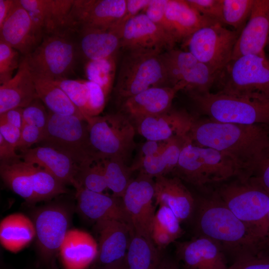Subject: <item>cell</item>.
<instances>
[{
	"label": "cell",
	"mask_w": 269,
	"mask_h": 269,
	"mask_svg": "<svg viewBox=\"0 0 269 269\" xmlns=\"http://www.w3.org/2000/svg\"><path fill=\"white\" fill-rule=\"evenodd\" d=\"M167 0H151L144 13L156 25L168 35L174 42L171 29L165 14ZM175 43V42H174Z\"/></svg>",
	"instance_id": "obj_45"
},
{
	"label": "cell",
	"mask_w": 269,
	"mask_h": 269,
	"mask_svg": "<svg viewBox=\"0 0 269 269\" xmlns=\"http://www.w3.org/2000/svg\"><path fill=\"white\" fill-rule=\"evenodd\" d=\"M194 116L184 110L171 109L147 116L135 123L136 131L147 140L167 141L186 136Z\"/></svg>",
	"instance_id": "obj_20"
},
{
	"label": "cell",
	"mask_w": 269,
	"mask_h": 269,
	"mask_svg": "<svg viewBox=\"0 0 269 269\" xmlns=\"http://www.w3.org/2000/svg\"><path fill=\"white\" fill-rule=\"evenodd\" d=\"M76 190L83 187L98 193H103L108 189L102 159L98 157L80 166L76 179Z\"/></svg>",
	"instance_id": "obj_38"
},
{
	"label": "cell",
	"mask_w": 269,
	"mask_h": 269,
	"mask_svg": "<svg viewBox=\"0 0 269 269\" xmlns=\"http://www.w3.org/2000/svg\"><path fill=\"white\" fill-rule=\"evenodd\" d=\"M151 0H127L125 12L122 17L111 29L120 36V32L126 24L133 17L145 10Z\"/></svg>",
	"instance_id": "obj_48"
},
{
	"label": "cell",
	"mask_w": 269,
	"mask_h": 269,
	"mask_svg": "<svg viewBox=\"0 0 269 269\" xmlns=\"http://www.w3.org/2000/svg\"><path fill=\"white\" fill-rule=\"evenodd\" d=\"M242 30H230L220 22L204 26L183 42L187 51L218 75L231 60Z\"/></svg>",
	"instance_id": "obj_11"
},
{
	"label": "cell",
	"mask_w": 269,
	"mask_h": 269,
	"mask_svg": "<svg viewBox=\"0 0 269 269\" xmlns=\"http://www.w3.org/2000/svg\"><path fill=\"white\" fill-rule=\"evenodd\" d=\"M154 197L156 204L170 208L180 222L189 219L196 207L192 194L177 176L154 178Z\"/></svg>",
	"instance_id": "obj_26"
},
{
	"label": "cell",
	"mask_w": 269,
	"mask_h": 269,
	"mask_svg": "<svg viewBox=\"0 0 269 269\" xmlns=\"http://www.w3.org/2000/svg\"><path fill=\"white\" fill-rule=\"evenodd\" d=\"M0 175L5 185L27 203L37 202L35 194V177L30 163L21 159L0 162Z\"/></svg>",
	"instance_id": "obj_31"
},
{
	"label": "cell",
	"mask_w": 269,
	"mask_h": 269,
	"mask_svg": "<svg viewBox=\"0 0 269 269\" xmlns=\"http://www.w3.org/2000/svg\"><path fill=\"white\" fill-rule=\"evenodd\" d=\"M84 72L87 80L99 85L108 97L112 91L116 71V55L86 61Z\"/></svg>",
	"instance_id": "obj_37"
},
{
	"label": "cell",
	"mask_w": 269,
	"mask_h": 269,
	"mask_svg": "<svg viewBox=\"0 0 269 269\" xmlns=\"http://www.w3.org/2000/svg\"><path fill=\"white\" fill-rule=\"evenodd\" d=\"M17 50L0 40V83L7 82L13 77V73L18 69L21 58Z\"/></svg>",
	"instance_id": "obj_41"
},
{
	"label": "cell",
	"mask_w": 269,
	"mask_h": 269,
	"mask_svg": "<svg viewBox=\"0 0 269 269\" xmlns=\"http://www.w3.org/2000/svg\"><path fill=\"white\" fill-rule=\"evenodd\" d=\"M76 190L78 208L83 216L96 222L119 221L132 228L122 198L93 192L83 187Z\"/></svg>",
	"instance_id": "obj_25"
},
{
	"label": "cell",
	"mask_w": 269,
	"mask_h": 269,
	"mask_svg": "<svg viewBox=\"0 0 269 269\" xmlns=\"http://www.w3.org/2000/svg\"><path fill=\"white\" fill-rule=\"evenodd\" d=\"M139 173L132 179L122 198L125 210L130 219L134 232L151 239V230L155 215L154 180Z\"/></svg>",
	"instance_id": "obj_14"
},
{
	"label": "cell",
	"mask_w": 269,
	"mask_h": 269,
	"mask_svg": "<svg viewBox=\"0 0 269 269\" xmlns=\"http://www.w3.org/2000/svg\"><path fill=\"white\" fill-rule=\"evenodd\" d=\"M15 148L0 134V162H8L21 159V154L16 152Z\"/></svg>",
	"instance_id": "obj_54"
},
{
	"label": "cell",
	"mask_w": 269,
	"mask_h": 269,
	"mask_svg": "<svg viewBox=\"0 0 269 269\" xmlns=\"http://www.w3.org/2000/svg\"><path fill=\"white\" fill-rule=\"evenodd\" d=\"M101 158L108 189L112 192L113 196L122 198L133 179L131 178L133 172L130 167L118 158L111 157Z\"/></svg>",
	"instance_id": "obj_36"
},
{
	"label": "cell",
	"mask_w": 269,
	"mask_h": 269,
	"mask_svg": "<svg viewBox=\"0 0 269 269\" xmlns=\"http://www.w3.org/2000/svg\"><path fill=\"white\" fill-rule=\"evenodd\" d=\"M157 269H177V268L168 261L162 260Z\"/></svg>",
	"instance_id": "obj_58"
},
{
	"label": "cell",
	"mask_w": 269,
	"mask_h": 269,
	"mask_svg": "<svg viewBox=\"0 0 269 269\" xmlns=\"http://www.w3.org/2000/svg\"><path fill=\"white\" fill-rule=\"evenodd\" d=\"M268 43H269V40H268Z\"/></svg>",
	"instance_id": "obj_60"
},
{
	"label": "cell",
	"mask_w": 269,
	"mask_h": 269,
	"mask_svg": "<svg viewBox=\"0 0 269 269\" xmlns=\"http://www.w3.org/2000/svg\"><path fill=\"white\" fill-rule=\"evenodd\" d=\"M31 219L17 213L4 218L0 223V241L6 250L16 253L27 246L35 237Z\"/></svg>",
	"instance_id": "obj_33"
},
{
	"label": "cell",
	"mask_w": 269,
	"mask_h": 269,
	"mask_svg": "<svg viewBox=\"0 0 269 269\" xmlns=\"http://www.w3.org/2000/svg\"><path fill=\"white\" fill-rule=\"evenodd\" d=\"M187 93L199 113L212 121L243 125L269 124V99L217 92Z\"/></svg>",
	"instance_id": "obj_3"
},
{
	"label": "cell",
	"mask_w": 269,
	"mask_h": 269,
	"mask_svg": "<svg viewBox=\"0 0 269 269\" xmlns=\"http://www.w3.org/2000/svg\"><path fill=\"white\" fill-rule=\"evenodd\" d=\"M22 117L23 124L34 126L44 134L48 120V112L38 98L23 108Z\"/></svg>",
	"instance_id": "obj_43"
},
{
	"label": "cell",
	"mask_w": 269,
	"mask_h": 269,
	"mask_svg": "<svg viewBox=\"0 0 269 269\" xmlns=\"http://www.w3.org/2000/svg\"><path fill=\"white\" fill-rule=\"evenodd\" d=\"M180 89L176 86L149 88L121 103L120 112L134 124L144 117L163 113L171 108L172 101Z\"/></svg>",
	"instance_id": "obj_22"
},
{
	"label": "cell",
	"mask_w": 269,
	"mask_h": 269,
	"mask_svg": "<svg viewBox=\"0 0 269 269\" xmlns=\"http://www.w3.org/2000/svg\"><path fill=\"white\" fill-rule=\"evenodd\" d=\"M22 111L23 108H17L0 114V123L8 124L21 129L23 125Z\"/></svg>",
	"instance_id": "obj_52"
},
{
	"label": "cell",
	"mask_w": 269,
	"mask_h": 269,
	"mask_svg": "<svg viewBox=\"0 0 269 269\" xmlns=\"http://www.w3.org/2000/svg\"><path fill=\"white\" fill-rule=\"evenodd\" d=\"M99 234L98 255L100 266L113 264L124 260L129 247L132 233L128 224L117 220L96 222Z\"/></svg>",
	"instance_id": "obj_23"
},
{
	"label": "cell",
	"mask_w": 269,
	"mask_h": 269,
	"mask_svg": "<svg viewBox=\"0 0 269 269\" xmlns=\"http://www.w3.org/2000/svg\"><path fill=\"white\" fill-rule=\"evenodd\" d=\"M264 126L223 123L194 116L187 136L195 145L229 156L240 168V179H248L269 152V132Z\"/></svg>",
	"instance_id": "obj_1"
},
{
	"label": "cell",
	"mask_w": 269,
	"mask_h": 269,
	"mask_svg": "<svg viewBox=\"0 0 269 269\" xmlns=\"http://www.w3.org/2000/svg\"><path fill=\"white\" fill-rule=\"evenodd\" d=\"M150 236L156 247L160 248L166 247L175 241L168 233L154 225H152Z\"/></svg>",
	"instance_id": "obj_55"
},
{
	"label": "cell",
	"mask_w": 269,
	"mask_h": 269,
	"mask_svg": "<svg viewBox=\"0 0 269 269\" xmlns=\"http://www.w3.org/2000/svg\"><path fill=\"white\" fill-rule=\"evenodd\" d=\"M83 81L89 91L85 113L86 121L89 117L100 116L105 107L107 97L102 88L97 84L87 80Z\"/></svg>",
	"instance_id": "obj_44"
},
{
	"label": "cell",
	"mask_w": 269,
	"mask_h": 269,
	"mask_svg": "<svg viewBox=\"0 0 269 269\" xmlns=\"http://www.w3.org/2000/svg\"><path fill=\"white\" fill-rule=\"evenodd\" d=\"M25 57L33 76L52 81L70 78L81 58L77 32L68 29L46 35Z\"/></svg>",
	"instance_id": "obj_4"
},
{
	"label": "cell",
	"mask_w": 269,
	"mask_h": 269,
	"mask_svg": "<svg viewBox=\"0 0 269 269\" xmlns=\"http://www.w3.org/2000/svg\"><path fill=\"white\" fill-rule=\"evenodd\" d=\"M174 171L180 179L199 188L242 177L238 166L229 156L212 148L195 145L188 137Z\"/></svg>",
	"instance_id": "obj_6"
},
{
	"label": "cell",
	"mask_w": 269,
	"mask_h": 269,
	"mask_svg": "<svg viewBox=\"0 0 269 269\" xmlns=\"http://www.w3.org/2000/svg\"><path fill=\"white\" fill-rule=\"evenodd\" d=\"M86 121L91 144L98 156L116 157L127 163L136 146L133 123L120 112L89 117Z\"/></svg>",
	"instance_id": "obj_9"
},
{
	"label": "cell",
	"mask_w": 269,
	"mask_h": 269,
	"mask_svg": "<svg viewBox=\"0 0 269 269\" xmlns=\"http://www.w3.org/2000/svg\"><path fill=\"white\" fill-rule=\"evenodd\" d=\"M176 254L186 269H228L226 255L221 247L210 238L197 236L179 242Z\"/></svg>",
	"instance_id": "obj_21"
},
{
	"label": "cell",
	"mask_w": 269,
	"mask_h": 269,
	"mask_svg": "<svg viewBox=\"0 0 269 269\" xmlns=\"http://www.w3.org/2000/svg\"><path fill=\"white\" fill-rule=\"evenodd\" d=\"M120 37L121 48L127 50L148 49L163 51L173 49L175 43L144 12L128 20L122 29Z\"/></svg>",
	"instance_id": "obj_17"
},
{
	"label": "cell",
	"mask_w": 269,
	"mask_h": 269,
	"mask_svg": "<svg viewBox=\"0 0 269 269\" xmlns=\"http://www.w3.org/2000/svg\"><path fill=\"white\" fill-rule=\"evenodd\" d=\"M77 35L80 55L85 61L117 55L121 48L119 35L111 30L81 29Z\"/></svg>",
	"instance_id": "obj_30"
},
{
	"label": "cell",
	"mask_w": 269,
	"mask_h": 269,
	"mask_svg": "<svg viewBox=\"0 0 269 269\" xmlns=\"http://www.w3.org/2000/svg\"><path fill=\"white\" fill-rule=\"evenodd\" d=\"M35 83L26 57L22 56L16 73L0 86V114L12 109L24 108L37 98Z\"/></svg>",
	"instance_id": "obj_27"
},
{
	"label": "cell",
	"mask_w": 269,
	"mask_h": 269,
	"mask_svg": "<svg viewBox=\"0 0 269 269\" xmlns=\"http://www.w3.org/2000/svg\"><path fill=\"white\" fill-rule=\"evenodd\" d=\"M64 269H86L98 255V244L89 233L69 230L59 250Z\"/></svg>",
	"instance_id": "obj_28"
},
{
	"label": "cell",
	"mask_w": 269,
	"mask_h": 269,
	"mask_svg": "<svg viewBox=\"0 0 269 269\" xmlns=\"http://www.w3.org/2000/svg\"><path fill=\"white\" fill-rule=\"evenodd\" d=\"M53 81L64 91L85 117L89 91L83 80L66 78Z\"/></svg>",
	"instance_id": "obj_40"
},
{
	"label": "cell",
	"mask_w": 269,
	"mask_h": 269,
	"mask_svg": "<svg viewBox=\"0 0 269 269\" xmlns=\"http://www.w3.org/2000/svg\"><path fill=\"white\" fill-rule=\"evenodd\" d=\"M43 37L18 0L0 27V40L17 50L22 56L32 53Z\"/></svg>",
	"instance_id": "obj_18"
},
{
	"label": "cell",
	"mask_w": 269,
	"mask_h": 269,
	"mask_svg": "<svg viewBox=\"0 0 269 269\" xmlns=\"http://www.w3.org/2000/svg\"><path fill=\"white\" fill-rule=\"evenodd\" d=\"M125 260L128 269H157L162 260L152 240L134 232Z\"/></svg>",
	"instance_id": "obj_35"
},
{
	"label": "cell",
	"mask_w": 269,
	"mask_h": 269,
	"mask_svg": "<svg viewBox=\"0 0 269 269\" xmlns=\"http://www.w3.org/2000/svg\"><path fill=\"white\" fill-rule=\"evenodd\" d=\"M167 141L147 140L141 146L137 156L132 165H134L143 159L159 152L165 146Z\"/></svg>",
	"instance_id": "obj_51"
},
{
	"label": "cell",
	"mask_w": 269,
	"mask_h": 269,
	"mask_svg": "<svg viewBox=\"0 0 269 269\" xmlns=\"http://www.w3.org/2000/svg\"><path fill=\"white\" fill-rule=\"evenodd\" d=\"M215 85L217 92L269 99V60L255 54L231 60L218 74Z\"/></svg>",
	"instance_id": "obj_8"
},
{
	"label": "cell",
	"mask_w": 269,
	"mask_h": 269,
	"mask_svg": "<svg viewBox=\"0 0 269 269\" xmlns=\"http://www.w3.org/2000/svg\"><path fill=\"white\" fill-rule=\"evenodd\" d=\"M198 235L216 242L234 262L269 255V243L258 237L214 194L196 202Z\"/></svg>",
	"instance_id": "obj_2"
},
{
	"label": "cell",
	"mask_w": 269,
	"mask_h": 269,
	"mask_svg": "<svg viewBox=\"0 0 269 269\" xmlns=\"http://www.w3.org/2000/svg\"><path fill=\"white\" fill-rule=\"evenodd\" d=\"M44 133L37 127L23 124L21 129L20 137L16 150H18L23 152L31 148L34 144L39 143L42 140Z\"/></svg>",
	"instance_id": "obj_47"
},
{
	"label": "cell",
	"mask_w": 269,
	"mask_h": 269,
	"mask_svg": "<svg viewBox=\"0 0 269 269\" xmlns=\"http://www.w3.org/2000/svg\"><path fill=\"white\" fill-rule=\"evenodd\" d=\"M152 225L168 233L174 240L181 236L183 233L180 221L173 211L165 206H159L155 212Z\"/></svg>",
	"instance_id": "obj_42"
},
{
	"label": "cell",
	"mask_w": 269,
	"mask_h": 269,
	"mask_svg": "<svg viewBox=\"0 0 269 269\" xmlns=\"http://www.w3.org/2000/svg\"><path fill=\"white\" fill-rule=\"evenodd\" d=\"M268 227L267 238L269 241V212L268 216Z\"/></svg>",
	"instance_id": "obj_59"
},
{
	"label": "cell",
	"mask_w": 269,
	"mask_h": 269,
	"mask_svg": "<svg viewBox=\"0 0 269 269\" xmlns=\"http://www.w3.org/2000/svg\"><path fill=\"white\" fill-rule=\"evenodd\" d=\"M97 269H128L125 258L120 261L104 266H100Z\"/></svg>",
	"instance_id": "obj_57"
},
{
	"label": "cell",
	"mask_w": 269,
	"mask_h": 269,
	"mask_svg": "<svg viewBox=\"0 0 269 269\" xmlns=\"http://www.w3.org/2000/svg\"><path fill=\"white\" fill-rule=\"evenodd\" d=\"M20 154L25 162L45 169L64 185L71 184L76 188L80 166L65 153L50 146L38 145Z\"/></svg>",
	"instance_id": "obj_24"
},
{
	"label": "cell",
	"mask_w": 269,
	"mask_h": 269,
	"mask_svg": "<svg viewBox=\"0 0 269 269\" xmlns=\"http://www.w3.org/2000/svg\"><path fill=\"white\" fill-rule=\"evenodd\" d=\"M21 134V129L5 123H0V134L16 149Z\"/></svg>",
	"instance_id": "obj_53"
},
{
	"label": "cell",
	"mask_w": 269,
	"mask_h": 269,
	"mask_svg": "<svg viewBox=\"0 0 269 269\" xmlns=\"http://www.w3.org/2000/svg\"><path fill=\"white\" fill-rule=\"evenodd\" d=\"M156 49L127 50L121 61L114 87L120 104L149 88L170 86L161 54Z\"/></svg>",
	"instance_id": "obj_5"
},
{
	"label": "cell",
	"mask_w": 269,
	"mask_h": 269,
	"mask_svg": "<svg viewBox=\"0 0 269 269\" xmlns=\"http://www.w3.org/2000/svg\"><path fill=\"white\" fill-rule=\"evenodd\" d=\"M64 206L51 203L36 209L32 215L39 256L47 265L52 263L69 230L70 215Z\"/></svg>",
	"instance_id": "obj_13"
},
{
	"label": "cell",
	"mask_w": 269,
	"mask_h": 269,
	"mask_svg": "<svg viewBox=\"0 0 269 269\" xmlns=\"http://www.w3.org/2000/svg\"><path fill=\"white\" fill-rule=\"evenodd\" d=\"M186 0L201 15L220 22L221 0Z\"/></svg>",
	"instance_id": "obj_46"
},
{
	"label": "cell",
	"mask_w": 269,
	"mask_h": 269,
	"mask_svg": "<svg viewBox=\"0 0 269 269\" xmlns=\"http://www.w3.org/2000/svg\"><path fill=\"white\" fill-rule=\"evenodd\" d=\"M254 0H221V23L242 30L248 20Z\"/></svg>",
	"instance_id": "obj_39"
},
{
	"label": "cell",
	"mask_w": 269,
	"mask_h": 269,
	"mask_svg": "<svg viewBox=\"0 0 269 269\" xmlns=\"http://www.w3.org/2000/svg\"><path fill=\"white\" fill-rule=\"evenodd\" d=\"M187 138V135L178 136L168 140L159 152L130 166L132 171L137 170L153 178L174 171Z\"/></svg>",
	"instance_id": "obj_32"
},
{
	"label": "cell",
	"mask_w": 269,
	"mask_h": 269,
	"mask_svg": "<svg viewBox=\"0 0 269 269\" xmlns=\"http://www.w3.org/2000/svg\"><path fill=\"white\" fill-rule=\"evenodd\" d=\"M40 145L50 146L70 156L81 166L99 157L91 144L86 120L48 111V120Z\"/></svg>",
	"instance_id": "obj_10"
},
{
	"label": "cell",
	"mask_w": 269,
	"mask_h": 269,
	"mask_svg": "<svg viewBox=\"0 0 269 269\" xmlns=\"http://www.w3.org/2000/svg\"><path fill=\"white\" fill-rule=\"evenodd\" d=\"M161 57L170 86L204 93L215 85L218 75L189 52L173 48L163 52Z\"/></svg>",
	"instance_id": "obj_12"
},
{
	"label": "cell",
	"mask_w": 269,
	"mask_h": 269,
	"mask_svg": "<svg viewBox=\"0 0 269 269\" xmlns=\"http://www.w3.org/2000/svg\"><path fill=\"white\" fill-rule=\"evenodd\" d=\"M127 0H74L71 12L73 30H111L123 16Z\"/></svg>",
	"instance_id": "obj_15"
},
{
	"label": "cell",
	"mask_w": 269,
	"mask_h": 269,
	"mask_svg": "<svg viewBox=\"0 0 269 269\" xmlns=\"http://www.w3.org/2000/svg\"><path fill=\"white\" fill-rule=\"evenodd\" d=\"M33 77L37 97L49 111L59 115L74 116L86 120L58 85L52 80Z\"/></svg>",
	"instance_id": "obj_34"
},
{
	"label": "cell",
	"mask_w": 269,
	"mask_h": 269,
	"mask_svg": "<svg viewBox=\"0 0 269 269\" xmlns=\"http://www.w3.org/2000/svg\"><path fill=\"white\" fill-rule=\"evenodd\" d=\"M228 269H269V255L253 257L235 262Z\"/></svg>",
	"instance_id": "obj_49"
},
{
	"label": "cell",
	"mask_w": 269,
	"mask_h": 269,
	"mask_svg": "<svg viewBox=\"0 0 269 269\" xmlns=\"http://www.w3.org/2000/svg\"><path fill=\"white\" fill-rule=\"evenodd\" d=\"M165 14L175 43L184 42L202 27L219 22L200 14L186 0H167Z\"/></svg>",
	"instance_id": "obj_29"
},
{
	"label": "cell",
	"mask_w": 269,
	"mask_h": 269,
	"mask_svg": "<svg viewBox=\"0 0 269 269\" xmlns=\"http://www.w3.org/2000/svg\"><path fill=\"white\" fill-rule=\"evenodd\" d=\"M16 0H0V27L13 7Z\"/></svg>",
	"instance_id": "obj_56"
},
{
	"label": "cell",
	"mask_w": 269,
	"mask_h": 269,
	"mask_svg": "<svg viewBox=\"0 0 269 269\" xmlns=\"http://www.w3.org/2000/svg\"><path fill=\"white\" fill-rule=\"evenodd\" d=\"M44 37L72 30L71 12L74 0H18Z\"/></svg>",
	"instance_id": "obj_19"
},
{
	"label": "cell",
	"mask_w": 269,
	"mask_h": 269,
	"mask_svg": "<svg viewBox=\"0 0 269 269\" xmlns=\"http://www.w3.org/2000/svg\"><path fill=\"white\" fill-rule=\"evenodd\" d=\"M269 38V0H254L250 17L235 45L231 60L247 54L266 56Z\"/></svg>",
	"instance_id": "obj_16"
},
{
	"label": "cell",
	"mask_w": 269,
	"mask_h": 269,
	"mask_svg": "<svg viewBox=\"0 0 269 269\" xmlns=\"http://www.w3.org/2000/svg\"><path fill=\"white\" fill-rule=\"evenodd\" d=\"M259 238L268 242L269 194L252 178H236L215 193Z\"/></svg>",
	"instance_id": "obj_7"
},
{
	"label": "cell",
	"mask_w": 269,
	"mask_h": 269,
	"mask_svg": "<svg viewBox=\"0 0 269 269\" xmlns=\"http://www.w3.org/2000/svg\"><path fill=\"white\" fill-rule=\"evenodd\" d=\"M269 194V152L251 177Z\"/></svg>",
	"instance_id": "obj_50"
}]
</instances>
